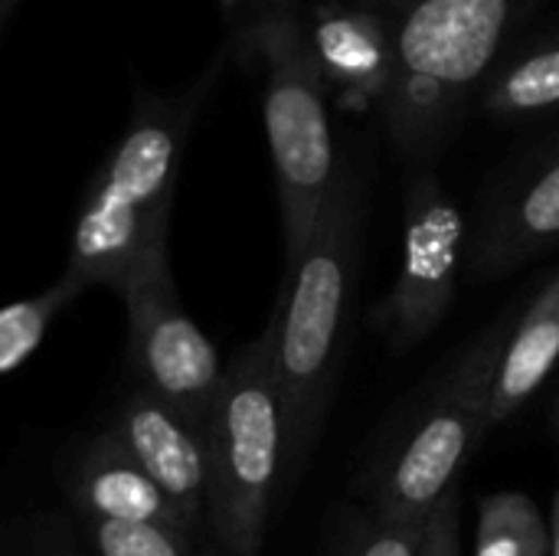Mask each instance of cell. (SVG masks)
<instances>
[{"mask_svg": "<svg viewBox=\"0 0 559 556\" xmlns=\"http://www.w3.org/2000/svg\"><path fill=\"white\" fill-rule=\"evenodd\" d=\"M547 524H550V556H559V492L554 495V508H550Z\"/></svg>", "mask_w": 559, "mask_h": 556, "instance_id": "obj_21", "label": "cell"}, {"mask_svg": "<svg viewBox=\"0 0 559 556\" xmlns=\"http://www.w3.org/2000/svg\"><path fill=\"white\" fill-rule=\"evenodd\" d=\"M559 105V29L514 52L491 79L485 108L495 118H531Z\"/></svg>", "mask_w": 559, "mask_h": 556, "instance_id": "obj_14", "label": "cell"}, {"mask_svg": "<svg viewBox=\"0 0 559 556\" xmlns=\"http://www.w3.org/2000/svg\"><path fill=\"white\" fill-rule=\"evenodd\" d=\"M390 3H396V7H406V3H413V0H390Z\"/></svg>", "mask_w": 559, "mask_h": 556, "instance_id": "obj_24", "label": "cell"}, {"mask_svg": "<svg viewBox=\"0 0 559 556\" xmlns=\"http://www.w3.org/2000/svg\"><path fill=\"white\" fill-rule=\"evenodd\" d=\"M203 442L206 528L226 556H259L285 482V416L269 328L223 370Z\"/></svg>", "mask_w": 559, "mask_h": 556, "instance_id": "obj_2", "label": "cell"}, {"mask_svg": "<svg viewBox=\"0 0 559 556\" xmlns=\"http://www.w3.org/2000/svg\"><path fill=\"white\" fill-rule=\"evenodd\" d=\"M213 72L216 66L183 98L144 108L115 147L95 193L75 220L69 246L66 269L88 288L108 285L118 292L141 256L167 239L180 151Z\"/></svg>", "mask_w": 559, "mask_h": 556, "instance_id": "obj_3", "label": "cell"}, {"mask_svg": "<svg viewBox=\"0 0 559 556\" xmlns=\"http://www.w3.org/2000/svg\"><path fill=\"white\" fill-rule=\"evenodd\" d=\"M92 556H193L197 537L167 524H85Z\"/></svg>", "mask_w": 559, "mask_h": 556, "instance_id": "obj_18", "label": "cell"}, {"mask_svg": "<svg viewBox=\"0 0 559 556\" xmlns=\"http://www.w3.org/2000/svg\"><path fill=\"white\" fill-rule=\"evenodd\" d=\"M511 334V318L491 324L439 377L403 439L386 452L373 475V511L390 521H426L455 488L475 442L491 429L488 403Z\"/></svg>", "mask_w": 559, "mask_h": 556, "instance_id": "obj_6", "label": "cell"}, {"mask_svg": "<svg viewBox=\"0 0 559 556\" xmlns=\"http://www.w3.org/2000/svg\"><path fill=\"white\" fill-rule=\"evenodd\" d=\"M88 285L75 275V272H62V279L33 295V298H20V301H10V305H0V377L20 370L33 354L36 347L43 344V338L49 334L56 315L75 301Z\"/></svg>", "mask_w": 559, "mask_h": 556, "instance_id": "obj_16", "label": "cell"}, {"mask_svg": "<svg viewBox=\"0 0 559 556\" xmlns=\"http://www.w3.org/2000/svg\"><path fill=\"white\" fill-rule=\"evenodd\" d=\"M128 315V357L144 390L167 400L200 429L223 383L213 341L197 328L177 298L167 262V239L151 246L118 285Z\"/></svg>", "mask_w": 559, "mask_h": 556, "instance_id": "obj_7", "label": "cell"}, {"mask_svg": "<svg viewBox=\"0 0 559 556\" xmlns=\"http://www.w3.org/2000/svg\"><path fill=\"white\" fill-rule=\"evenodd\" d=\"M85 547L88 544L75 537L72 514L43 511L10 528L0 556H92Z\"/></svg>", "mask_w": 559, "mask_h": 556, "instance_id": "obj_19", "label": "cell"}, {"mask_svg": "<svg viewBox=\"0 0 559 556\" xmlns=\"http://www.w3.org/2000/svg\"><path fill=\"white\" fill-rule=\"evenodd\" d=\"M255 46L265 62L262 111L282 206L288 272L305 252L337 174L324 102L328 79L308 29L288 10H275L255 26Z\"/></svg>", "mask_w": 559, "mask_h": 556, "instance_id": "obj_5", "label": "cell"}, {"mask_svg": "<svg viewBox=\"0 0 559 556\" xmlns=\"http://www.w3.org/2000/svg\"><path fill=\"white\" fill-rule=\"evenodd\" d=\"M364 252V187L350 167H337L318 223L272 311V364L285 416V482L292 492L324 429L357 301Z\"/></svg>", "mask_w": 559, "mask_h": 556, "instance_id": "obj_1", "label": "cell"}, {"mask_svg": "<svg viewBox=\"0 0 559 556\" xmlns=\"http://www.w3.org/2000/svg\"><path fill=\"white\" fill-rule=\"evenodd\" d=\"M308 36L328 82H337L354 98L380 102L393 62V33H386L380 20L370 13L321 10Z\"/></svg>", "mask_w": 559, "mask_h": 556, "instance_id": "obj_13", "label": "cell"}, {"mask_svg": "<svg viewBox=\"0 0 559 556\" xmlns=\"http://www.w3.org/2000/svg\"><path fill=\"white\" fill-rule=\"evenodd\" d=\"M108 429L154 478V485L180 511L187 528L200 534L206 528L210 501L203 429L144 387H134L121 400Z\"/></svg>", "mask_w": 559, "mask_h": 556, "instance_id": "obj_10", "label": "cell"}, {"mask_svg": "<svg viewBox=\"0 0 559 556\" xmlns=\"http://www.w3.org/2000/svg\"><path fill=\"white\" fill-rule=\"evenodd\" d=\"M66 495L79 524H167L193 534L111 429L95 436L75 456L66 478Z\"/></svg>", "mask_w": 559, "mask_h": 556, "instance_id": "obj_11", "label": "cell"}, {"mask_svg": "<svg viewBox=\"0 0 559 556\" xmlns=\"http://www.w3.org/2000/svg\"><path fill=\"white\" fill-rule=\"evenodd\" d=\"M465 256V223L432 170H419L406 193V236L396 282L370 311L373 331L393 351H413L449 315Z\"/></svg>", "mask_w": 559, "mask_h": 556, "instance_id": "obj_8", "label": "cell"}, {"mask_svg": "<svg viewBox=\"0 0 559 556\" xmlns=\"http://www.w3.org/2000/svg\"><path fill=\"white\" fill-rule=\"evenodd\" d=\"M559 242V138L498 184L481 210L475 239H465V265L478 279L521 269Z\"/></svg>", "mask_w": 559, "mask_h": 556, "instance_id": "obj_9", "label": "cell"}, {"mask_svg": "<svg viewBox=\"0 0 559 556\" xmlns=\"http://www.w3.org/2000/svg\"><path fill=\"white\" fill-rule=\"evenodd\" d=\"M416 556H462V501L455 488L423 521Z\"/></svg>", "mask_w": 559, "mask_h": 556, "instance_id": "obj_20", "label": "cell"}, {"mask_svg": "<svg viewBox=\"0 0 559 556\" xmlns=\"http://www.w3.org/2000/svg\"><path fill=\"white\" fill-rule=\"evenodd\" d=\"M10 3H13V0H0V23H3V16H7V10H10Z\"/></svg>", "mask_w": 559, "mask_h": 556, "instance_id": "obj_23", "label": "cell"}, {"mask_svg": "<svg viewBox=\"0 0 559 556\" xmlns=\"http://www.w3.org/2000/svg\"><path fill=\"white\" fill-rule=\"evenodd\" d=\"M242 0H219V7H223V13H236V7H239Z\"/></svg>", "mask_w": 559, "mask_h": 556, "instance_id": "obj_22", "label": "cell"}, {"mask_svg": "<svg viewBox=\"0 0 559 556\" xmlns=\"http://www.w3.org/2000/svg\"><path fill=\"white\" fill-rule=\"evenodd\" d=\"M423 521H390L370 511H350L328 537L324 556H416Z\"/></svg>", "mask_w": 559, "mask_h": 556, "instance_id": "obj_17", "label": "cell"}, {"mask_svg": "<svg viewBox=\"0 0 559 556\" xmlns=\"http://www.w3.org/2000/svg\"><path fill=\"white\" fill-rule=\"evenodd\" d=\"M475 556H550V524L521 492H495L481 501Z\"/></svg>", "mask_w": 559, "mask_h": 556, "instance_id": "obj_15", "label": "cell"}, {"mask_svg": "<svg viewBox=\"0 0 559 556\" xmlns=\"http://www.w3.org/2000/svg\"><path fill=\"white\" fill-rule=\"evenodd\" d=\"M518 0H413L393 29L380 95L390 138L413 157L432 154L459 105L495 62Z\"/></svg>", "mask_w": 559, "mask_h": 556, "instance_id": "obj_4", "label": "cell"}, {"mask_svg": "<svg viewBox=\"0 0 559 556\" xmlns=\"http://www.w3.org/2000/svg\"><path fill=\"white\" fill-rule=\"evenodd\" d=\"M559 360V272L537 292L518 324H511L498 360L488 426L511 419L550 377Z\"/></svg>", "mask_w": 559, "mask_h": 556, "instance_id": "obj_12", "label": "cell"}]
</instances>
